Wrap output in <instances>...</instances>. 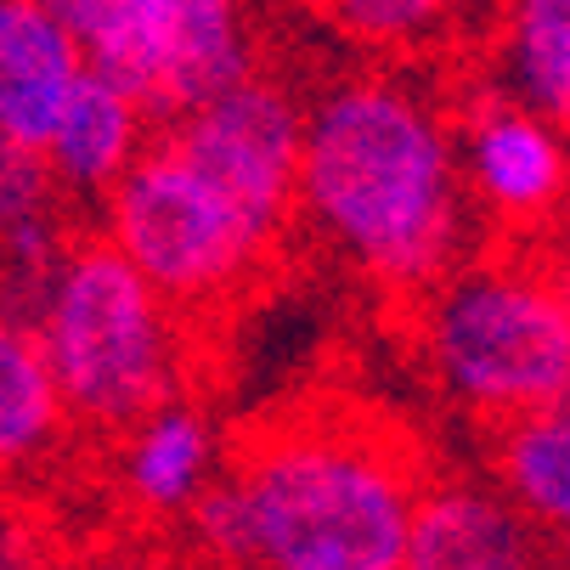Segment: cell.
Wrapping results in <instances>:
<instances>
[{
    "instance_id": "1",
    "label": "cell",
    "mask_w": 570,
    "mask_h": 570,
    "mask_svg": "<svg viewBox=\"0 0 570 570\" xmlns=\"http://www.w3.org/2000/svg\"><path fill=\"white\" fill-rule=\"evenodd\" d=\"M294 215L362 283L401 299L435 288L474 237L446 108L384 68L334 79L305 102Z\"/></svg>"
},
{
    "instance_id": "2",
    "label": "cell",
    "mask_w": 570,
    "mask_h": 570,
    "mask_svg": "<svg viewBox=\"0 0 570 570\" xmlns=\"http://www.w3.org/2000/svg\"><path fill=\"white\" fill-rule=\"evenodd\" d=\"M226 480L249 525V570H401L419 474L379 430L288 419L261 430Z\"/></svg>"
},
{
    "instance_id": "3",
    "label": "cell",
    "mask_w": 570,
    "mask_h": 570,
    "mask_svg": "<svg viewBox=\"0 0 570 570\" xmlns=\"http://www.w3.org/2000/svg\"><path fill=\"white\" fill-rule=\"evenodd\" d=\"M430 384L480 424L570 406V305L542 255H469L413 299Z\"/></svg>"
},
{
    "instance_id": "4",
    "label": "cell",
    "mask_w": 570,
    "mask_h": 570,
    "mask_svg": "<svg viewBox=\"0 0 570 570\" xmlns=\"http://www.w3.org/2000/svg\"><path fill=\"white\" fill-rule=\"evenodd\" d=\"M29 328L57 379L68 424L119 435L158 401L181 395V311L158 299L108 237L73 232Z\"/></svg>"
},
{
    "instance_id": "5",
    "label": "cell",
    "mask_w": 570,
    "mask_h": 570,
    "mask_svg": "<svg viewBox=\"0 0 570 570\" xmlns=\"http://www.w3.org/2000/svg\"><path fill=\"white\" fill-rule=\"evenodd\" d=\"M97 237H108L114 255L181 316L243 294L283 243L165 136L147 141V153L102 198Z\"/></svg>"
},
{
    "instance_id": "6",
    "label": "cell",
    "mask_w": 570,
    "mask_h": 570,
    "mask_svg": "<svg viewBox=\"0 0 570 570\" xmlns=\"http://www.w3.org/2000/svg\"><path fill=\"white\" fill-rule=\"evenodd\" d=\"M79 57L153 119L170 125L261 68L249 0H46Z\"/></svg>"
},
{
    "instance_id": "7",
    "label": "cell",
    "mask_w": 570,
    "mask_h": 570,
    "mask_svg": "<svg viewBox=\"0 0 570 570\" xmlns=\"http://www.w3.org/2000/svg\"><path fill=\"white\" fill-rule=\"evenodd\" d=\"M299 136H305V102L277 73L261 68L165 125V141L187 165H198L220 193H232L277 237L294 220Z\"/></svg>"
},
{
    "instance_id": "8",
    "label": "cell",
    "mask_w": 570,
    "mask_h": 570,
    "mask_svg": "<svg viewBox=\"0 0 570 570\" xmlns=\"http://www.w3.org/2000/svg\"><path fill=\"white\" fill-rule=\"evenodd\" d=\"M452 141L474 220L542 237L570 215V136L531 108L485 91L452 119Z\"/></svg>"
},
{
    "instance_id": "9",
    "label": "cell",
    "mask_w": 570,
    "mask_h": 570,
    "mask_svg": "<svg viewBox=\"0 0 570 570\" xmlns=\"http://www.w3.org/2000/svg\"><path fill=\"white\" fill-rule=\"evenodd\" d=\"M401 570H553V548L492 480L452 474L419 485Z\"/></svg>"
},
{
    "instance_id": "10",
    "label": "cell",
    "mask_w": 570,
    "mask_h": 570,
    "mask_svg": "<svg viewBox=\"0 0 570 570\" xmlns=\"http://www.w3.org/2000/svg\"><path fill=\"white\" fill-rule=\"evenodd\" d=\"M119 485L147 520H181L226 469V446L215 419L198 401L170 395L130 430H119Z\"/></svg>"
},
{
    "instance_id": "11",
    "label": "cell",
    "mask_w": 570,
    "mask_h": 570,
    "mask_svg": "<svg viewBox=\"0 0 570 570\" xmlns=\"http://www.w3.org/2000/svg\"><path fill=\"white\" fill-rule=\"evenodd\" d=\"M79 73L86 57L46 0H0V136L40 153Z\"/></svg>"
},
{
    "instance_id": "12",
    "label": "cell",
    "mask_w": 570,
    "mask_h": 570,
    "mask_svg": "<svg viewBox=\"0 0 570 570\" xmlns=\"http://www.w3.org/2000/svg\"><path fill=\"white\" fill-rule=\"evenodd\" d=\"M147 141H153V119L114 86V79L86 68L79 86L68 91L40 158H46L62 204L68 198H97L102 204L119 187V176L147 153Z\"/></svg>"
},
{
    "instance_id": "13",
    "label": "cell",
    "mask_w": 570,
    "mask_h": 570,
    "mask_svg": "<svg viewBox=\"0 0 570 570\" xmlns=\"http://www.w3.org/2000/svg\"><path fill=\"white\" fill-rule=\"evenodd\" d=\"M498 91L570 136V0H503Z\"/></svg>"
},
{
    "instance_id": "14",
    "label": "cell",
    "mask_w": 570,
    "mask_h": 570,
    "mask_svg": "<svg viewBox=\"0 0 570 570\" xmlns=\"http://www.w3.org/2000/svg\"><path fill=\"white\" fill-rule=\"evenodd\" d=\"M492 485L553 542H570V406L498 430Z\"/></svg>"
},
{
    "instance_id": "15",
    "label": "cell",
    "mask_w": 570,
    "mask_h": 570,
    "mask_svg": "<svg viewBox=\"0 0 570 570\" xmlns=\"http://www.w3.org/2000/svg\"><path fill=\"white\" fill-rule=\"evenodd\" d=\"M68 430L57 379L29 322L0 316V469L40 463Z\"/></svg>"
},
{
    "instance_id": "16",
    "label": "cell",
    "mask_w": 570,
    "mask_h": 570,
    "mask_svg": "<svg viewBox=\"0 0 570 570\" xmlns=\"http://www.w3.org/2000/svg\"><path fill=\"white\" fill-rule=\"evenodd\" d=\"M458 7L463 0H322V12L351 40L379 46V51H406V46L435 40Z\"/></svg>"
},
{
    "instance_id": "17",
    "label": "cell",
    "mask_w": 570,
    "mask_h": 570,
    "mask_svg": "<svg viewBox=\"0 0 570 570\" xmlns=\"http://www.w3.org/2000/svg\"><path fill=\"white\" fill-rule=\"evenodd\" d=\"M46 215H62V193L46 170V158L12 136H0V237Z\"/></svg>"
},
{
    "instance_id": "18",
    "label": "cell",
    "mask_w": 570,
    "mask_h": 570,
    "mask_svg": "<svg viewBox=\"0 0 570 570\" xmlns=\"http://www.w3.org/2000/svg\"><path fill=\"white\" fill-rule=\"evenodd\" d=\"M68 570H176L165 553H153V548H108V553H91V559H79Z\"/></svg>"
},
{
    "instance_id": "19",
    "label": "cell",
    "mask_w": 570,
    "mask_h": 570,
    "mask_svg": "<svg viewBox=\"0 0 570 570\" xmlns=\"http://www.w3.org/2000/svg\"><path fill=\"white\" fill-rule=\"evenodd\" d=\"M0 570H40L35 564V537L12 514H0Z\"/></svg>"
},
{
    "instance_id": "20",
    "label": "cell",
    "mask_w": 570,
    "mask_h": 570,
    "mask_svg": "<svg viewBox=\"0 0 570 570\" xmlns=\"http://www.w3.org/2000/svg\"><path fill=\"white\" fill-rule=\"evenodd\" d=\"M542 266H548V277L559 283V294H564V305H570V243H548Z\"/></svg>"
},
{
    "instance_id": "21",
    "label": "cell",
    "mask_w": 570,
    "mask_h": 570,
    "mask_svg": "<svg viewBox=\"0 0 570 570\" xmlns=\"http://www.w3.org/2000/svg\"><path fill=\"white\" fill-rule=\"evenodd\" d=\"M553 570H570V542H559V548H553Z\"/></svg>"
}]
</instances>
